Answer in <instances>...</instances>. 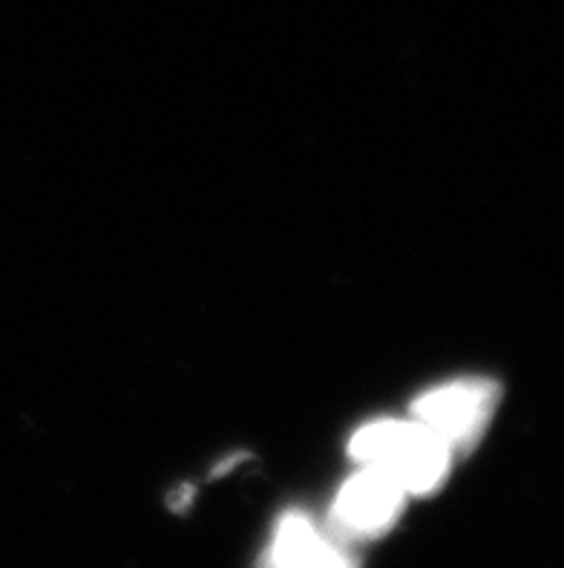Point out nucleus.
Returning a JSON list of instances; mask_svg holds the SVG:
<instances>
[{
  "instance_id": "obj_1",
  "label": "nucleus",
  "mask_w": 564,
  "mask_h": 568,
  "mask_svg": "<svg viewBox=\"0 0 564 568\" xmlns=\"http://www.w3.org/2000/svg\"><path fill=\"white\" fill-rule=\"evenodd\" d=\"M351 459L389 474L407 494H432L450 474L452 447L414 418L363 425L349 445Z\"/></svg>"
},
{
  "instance_id": "obj_2",
  "label": "nucleus",
  "mask_w": 564,
  "mask_h": 568,
  "mask_svg": "<svg viewBox=\"0 0 564 568\" xmlns=\"http://www.w3.org/2000/svg\"><path fill=\"white\" fill-rule=\"evenodd\" d=\"M495 398L499 387L481 378L441 384L412 404V418L455 450L472 445L484 433L486 422L493 416Z\"/></svg>"
},
{
  "instance_id": "obj_3",
  "label": "nucleus",
  "mask_w": 564,
  "mask_h": 568,
  "mask_svg": "<svg viewBox=\"0 0 564 568\" xmlns=\"http://www.w3.org/2000/svg\"><path fill=\"white\" fill-rule=\"evenodd\" d=\"M407 490L378 468H360L335 499L337 526L349 534H380L398 519Z\"/></svg>"
},
{
  "instance_id": "obj_4",
  "label": "nucleus",
  "mask_w": 564,
  "mask_h": 568,
  "mask_svg": "<svg viewBox=\"0 0 564 568\" xmlns=\"http://www.w3.org/2000/svg\"><path fill=\"white\" fill-rule=\"evenodd\" d=\"M268 568H355L343 548L326 540L302 514H288L274 534Z\"/></svg>"
}]
</instances>
